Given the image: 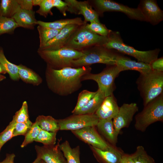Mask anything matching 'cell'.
Returning <instances> with one entry per match:
<instances>
[{"label": "cell", "mask_w": 163, "mask_h": 163, "mask_svg": "<svg viewBox=\"0 0 163 163\" xmlns=\"http://www.w3.org/2000/svg\"><path fill=\"white\" fill-rule=\"evenodd\" d=\"M52 2L53 7L56 8L63 16H66L68 8L67 4L61 0H52Z\"/></svg>", "instance_id": "ab89813d"}, {"label": "cell", "mask_w": 163, "mask_h": 163, "mask_svg": "<svg viewBox=\"0 0 163 163\" xmlns=\"http://www.w3.org/2000/svg\"><path fill=\"white\" fill-rule=\"evenodd\" d=\"M119 108L112 94L105 98L95 114L99 119L113 120L117 114Z\"/></svg>", "instance_id": "ac0fdd59"}, {"label": "cell", "mask_w": 163, "mask_h": 163, "mask_svg": "<svg viewBox=\"0 0 163 163\" xmlns=\"http://www.w3.org/2000/svg\"><path fill=\"white\" fill-rule=\"evenodd\" d=\"M57 133L49 132L42 129L35 141L43 143L44 145H55Z\"/></svg>", "instance_id": "d6a6232c"}, {"label": "cell", "mask_w": 163, "mask_h": 163, "mask_svg": "<svg viewBox=\"0 0 163 163\" xmlns=\"http://www.w3.org/2000/svg\"><path fill=\"white\" fill-rule=\"evenodd\" d=\"M0 63L2 65L12 79L18 80L20 79L18 65L14 64L8 60L5 55L3 50L1 47H0Z\"/></svg>", "instance_id": "f1b7e54d"}, {"label": "cell", "mask_w": 163, "mask_h": 163, "mask_svg": "<svg viewBox=\"0 0 163 163\" xmlns=\"http://www.w3.org/2000/svg\"><path fill=\"white\" fill-rule=\"evenodd\" d=\"M121 72L116 65H107L101 72L93 74L91 72L83 75L82 81L92 80L96 82L99 89L106 97L112 94L115 89L114 81Z\"/></svg>", "instance_id": "ba28073f"}, {"label": "cell", "mask_w": 163, "mask_h": 163, "mask_svg": "<svg viewBox=\"0 0 163 163\" xmlns=\"http://www.w3.org/2000/svg\"><path fill=\"white\" fill-rule=\"evenodd\" d=\"M91 70L90 66L66 67L59 69L47 66L46 75L48 86L53 92L60 96L69 95L82 87V77L91 72Z\"/></svg>", "instance_id": "6da1fadb"}, {"label": "cell", "mask_w": 163, "mask_h": 163, "mask_svg": "<svg viewBox=\"0 0 163 163\" xmlns=\"http://www.w3.org/2000/svg\"><path fill=\"white\" fill-rule=\"evenodd\" d=\"M16 123L12 119L5 129L0 133V143L2 146L13 137V131Z\"/></svg>", "instance_id": "8d00e7d4"}, {"label": "cell", "mask_w": 163, "mask_h": 163, "mask_svg": "<svg viewBox=\"0 0 163 163\" xmlns=\"http://www.w3.org/2000/svg\"><path fill=\"white\" fill-rule=\"evenodd\" d=\"M15 156L14 154H7L5 159L0 163H14Z\"/></svg>", "instance_id": "ee69618b"}, {"label": "cell", "mask_w": 163, "mask_h": 163, "mask_svg": "<svg viewBox=\"0 0 163 163\" xmlns=\"http://www.w3.org/2000/svg\"><path fill=\"white\" fill-rule=\"evenodd\" d=\"M93 155L99 163H120L124 153L115 146L111 145L106 150H102L89 145Z\"/></svg>", "instance_id": "e0dca14e"}, {"label": "cell", "mask_w": 163, "mask_h": 163, "mask_svg": "<svg viewBox=\"0 0 163 163\" xmlns=\"http://www.w3.org/2000/svg\"><path fill=\"white\" fill-rule=\"evenodd\" d=\"M72 132L82 141L98 149L106 150L111 145L101 137L96 130L95 126H87Z\"/></svg>", "instance_id": "8fae6325"}, {"label": "cell", "mask_w": 163, "mask_h": 163, "mask_svg": "<svg viewBox=\"0 0 163 163\" xmlns=\"http://www.w3.org/2000/svg\"><path fill=\"white\" fill-rule=\"evenodd\" d=\"M18 67L19 78L23 81L37 85L41 82L40 77L31 69L21 64L18 65Z\"/></svg>", "instance_id": "4316f807"}, {"label": "cell", "mask_w": 163, "mask_h": 163, "mask_svg": "<svg viewBox=\"0 0 163 163\" xmlns=\"http://www.w3.org/2000/svg\"><path fill=\"white\" fill-rule=\"evenodd\" d=\"M20 8L28 10H33V0H17Z\"/></svg>", "instance_id": "b9f144b4"}, {"label": "cell", "mask_w": 163, "mask_h": 163, "mask_svg": "<svg viewBox=\"0 0 163 163\" xmlns=\"http://www.w3.org/2000/svg\"><path fill=\"white\" fill-rule=\"evenodd\" d=\"M42 1V0H33V6L39 5Z\"/></svg>", "instance_id": "bcb514c9"}, {"label": "cell", "mask_w": 163, "mask_h": 163, "mask_svg": "<svg viewBox=\"0 0 163 163\" xmlns=\"http://www.w3.org/2000/svg\"><path fill=\"white\" fill-rule=\"evenodd\" d=\"M37 29L39 34V47L41 49L53 39L62 29L56 30L38 25Z\"/></svg>", "instance_id": "83f0119b"}, {"label": "cell", "mask_w": 163, "mask_h": 163, "mask_svg": "<svg viewBox=\"0 0 163 163\" xmlns=\"http://www.w3.org/2000/svg\"><path fill=\"white\" fill-rule=\"evenodd\" d=\"M96 126L108 143L115 146L118 135L114 128L113 120L99 119Z\"/></svg>", "instance_id": "ffe728a7"}, {"label": "cell", "mask_w": 163, "mask_h": 163, "mask_svg": "<svg viewBox=\"0 0 163 163\" xmlns=\"http://www.w3.org/2000/svg\"><path fill=\"white\" fill-rule=\"evenodd\" d=\"M13 119L16 123L26 122L30 120L29 118L27 104L26 101L23 102L21 108L13 116Z\"/></svg>", "instance_id": "d590c367"}, {"label": "cell", "mask_w": 163, "mask_h": 163, "mask_svg": "<svg viewBox=\"0 0 163 163\" xmlns=\"http://www.w3.org/2000/svg\"><path fill=\"white\" fill-rule=\"evenodd\" d=\"M85 24L84 21L80 17L73 18L61 19L53 22H46L37 21V24L56 30L61 29L66 26L70 24H76L79 26Z\"/></svg>", "instance_id": "603a6c76"}, {"label": "cell", "mask_w": 163, "mask_h": 163, "mask_svg": "<svg viewBox=\"0 0 163 163\" xmlns=\"http://www.w3.org/2000/svg\"><path fill=\"white\" fill-rule=\"evenodd\" d=\"M32 163H46L43 160L37 158Z\"/></svg>", "instance_id": "7dc6e473"}, {"label": "cell", "mask_w": 163, "mask_h": 163, "mask_svg": "<svg viewBox=\"0 0 163 163\" xmlns=\"http://www.w3.org/2000/svg\"><path fill=\"white\" fill-rule=\"evenodd\" d=\"M79 26L76 24H70L66 26L44 46L38 49L52 50L64 47L69 38Z\"/></svg>", "instance_id": "2e32d148"}, {"label": "cell", "mask_w": 163, "mask_h": 163, "mask_svg": "<svg viewBox=\"0 0 163 163\" xmlns=\"http://www.w3.org/2000/svg\"><path fill=\"white\" fill-rule=\"evenodd\" d=\"M59 146L67 163H80L79 146L72 148L68 141L66 140L60 144Z\"/></svg>", "instance_id": "cb8c5ba5"}, {"label": "cell", "mask_w": 163, "mask_h": 163, "mask_svg": "<svg viewBox=\"0 0 163 163\" xmlns=\"http://www.w3.org/2000/svg\"><path fill=\"white\" fill-rule=\"evenodd\" d=\"M39 6V8L36 12L40 16L46 18L49 14L53 15L51 10L53 7L52 0H42Z\"/></svg>", "instance_id": "74e56055"}, {"label": "cell", "mask_w": 163, "mask_h": 163, "mask_svg": "<svg viewBox=\"0 0 163 163\" xmlns=\"http://www.w3.org/2000/svg\"><path fill=\"white\" fill-rule=\"evenodd\" d=\"M6 78L5 76L0 73V82L5 79Z\"/></svg>", "instance_id": "c3c4849f"}, {"label": "cell", "mask_w": 163, "mask_h": 163, "mask_svg": "<svg viewBox=\"0 0 163 163\" xmlns=\"http://www.w3.org/2000/svg\"><path fill=\"white\" fill-rule=\"evenodd\" d=\"M7 73L4 68L2 65L0 63V73L2 74H5Z\"/></svg>", "instance_id": "f6af8a7d"}, {"label": "cell", "mask_w": 163, "mask_h": 163, "mask_svg": "<svg viewBox=\"0 0 163 163\" xmlns=\"http://www.w3.org/2000/svg\"><path fill=\"white\" fill-rule=\"evenodd\" d=\"M18 27H19L13 18L0 16V35L12 34Z\"/></svg>", "instance_id": "4dcf8cb0"}, {"label": "cell", "mask_w": 163, "mask_h": 163, "mask_svg": "<svg viewBox=\"0 0 163 163\" xmlns=\"http://www.w3.org/2000/svg\"><path fill=\"white\" fill-rule=\"evenodd\" d=\"M37 53L46 63L47 66L55 69L72 67L73 61L83 55L82 51L67 47L52 50L38 49Z\"/></svg>", "instance_id": "5b68a950"}, {"label": "cell", "mask_w": 163, "mask_h": 163, "mask_svg": "<svg viewBox=\"0 0 163 163\" xmlns=\"http://www.w3.org/2000/svg\"><path fill=\"white\" fill-rule=\"evenodd\" d=\"M116 65L121 72L132 70L137 71L140 74H145L152 70L150 64L132 60L129 58L123 55L118 58Z\"/></svg>", "instance_id": "d6986e66"}, {"label": "cell", "mask_w": 163, "mask_h": 163, "mask_svg": "<svg viewBox=\"0 0 163 163\" xmlns=\"http://www.w3.org/2000/svg\"><path fill=\"white\" fill-rule=\"evenodd\" d=\"M135 128L145 132L152 123L163 121V93L144 106L135 117Z\"/></svg>", "instance_id": "8992f818"}, {"label": "cell", "mask_w": 163, "mask_h": 163, "mask_svg": "<svg viewBox=\"0 0 163 163\" xmlns=\"http://www.w3.org/2000/svg\"><path fill=\"white\" fill-rule=\"evenodd\" d=\"M85 26L86 28L94 33L103 36H107L111 30L108 29L104 24L100 22L87 23Z\"/></svg>", "instance_id": "e575fe53"}, {"label": "cell", "mask_w": 163, "mask_h": 163, "mask_svg": "<svg viewBox=\"0 0 163 163\" xmlns=\"http://www.w3.org/2000/svg\"><path fill=\"white\" fill-rule=\"evenodd\" d=\"M138 110L137 105L135 103H124L120 107L117 114L113 120L114 128L118 135L123 128L129 126Z\"/></svg>", "instance_id": "4fadbf2b"}, {"label": "cell", "mask_w": 163, "mask_h": 163, "mask_svg": "<svg viewBox=\"0 0 163 163\" xmlns=\"http://www.w3.org/2000/svg\"><path fill=\"white\" fill-rule=\"evenodd\" d=\"M35 122L41 129L46 131L57 133L60 130L57 120L51 116H39Z\"/></svg>", "instance_id": "d4e9b609"}, {"label": "cell", "mask_w": 163, "mask_h": 163, "mask_svg": "<svg viewBox=\"0 0 163 163\" xmlns=\"http://www.w3.org/2000/svg\"><path fill=\"white\" fill-rule=\"evenodd\" d=\"M105 97L102 92L98 89L93 98L86 105L73 114H95Z\"/></svg>", "instance_id": "7402d4cb"}, {"label": "cell", "mask_w": 163, "mask_h": 163, "mask_svg": "<svg viewBox=\"0 0 163 163\" xmlns=\"http://www.w3.org/2000/svg\"><path fill=\"white\" fill-rule=\"evenodd\" d=\"M35 12L33 10H28L21 9L12 17L19 27L24 28L33 29L37 21L35 17Z\"/></svg>", "instance_id": "44dd1931"}, {"label": "cell", "mask_w": 163, "mask_h": 163, "mask_svg": "<svg viewBox=\"0 0 163 163\" xmlns=\"http://www.w3.org/2000/svg\"><path fill=\"white\" fill-rule=\"evenodd\" d=\"M68 4L67 11L71 14H82L86 24L88 22H100L99 15L93 8L89 1H78L76 0H65Z\"/></svg>", "instance_id": "7c38bea8"}, {"label": "cell", "mask_w": 163, "mask_h": 163, "mask_svg": "<svg viewBox=\"0 0 163 163\" xmlns=\"http://www.w3.org/2000/svg\"><path fill=\"white\" fill-rule=\"evenodd\" d=\"M20 8L17 0L0 1V16L12 18Z\"/></svg>", "instance_id": "484cf974"}, {"label": "cell", "mask_w": 163, "mask_h": 163, "mask_svg": "<svg viewBox=\"0 0 163 163\" xmlns=\"http://www.w3.org/2000/svg\"><path fill=\"white\" fill-rule=\"evenodd\" d=\"M99 119L95 114H73L63 119L57 120L60 130H79L85 127L96 126Z\"/></svg>", "instance_id": "30bf717a"}, {"label": "cell", "mask_w": 163, "mask_h": 163, "mask_svg": "<svg viewBox=\"0 0 163 163\" xmlns=\"http://www.w3.org/2000/svg\"><path fill=\"white\" fill-rule=\"evenodd\" d=\"M32 124L30 120L26 122L16 123L13 131V137L19 135L25 136Z\"/></svg>", "instance_id": "f35d334b"}, {"label": "cell", "mask_w": 163, "mask_h": 163, "mask_svg": "<svg viewBox=\"0 0 163 163\" xmlns=\"http://www.w3.org/2000/svg\"><path fill=\"white\" fill-rule=\"evenodd\" d=\"M136 83L144 106L163 93V72L140 74Z\"/></svg>", "instance_id": "277c9868"}, {"label": "cell", "mask_w": 163, "mask_h": 163, "mask_svg": "<svg viewBox=\"0 0 163 163\" xmlns=\"http://www.w3.org/2000/svg\"><path fill=\"white\" fill-rule=\"evenodd\" d=\"M96 92L97 91L92 92L86 90L81 91L78 94L76 105L72 112L73 114H75L86 105L93 98Z\"/></svg>", "instance_id": "1f68e13d"}, {"label": "cell", "mask_w": 163, "mask_h": 163, "mask_svg": "<svg viewBox=\"0 0 163 163\" xmlns=\"http://www.w3.org/2000/svg\"><path fill=\"white\" fill-rule=\"evenodd\" d=\"M106 42L103 45L106 47L118 52L132 56L138 61L150 64L157 59L160 50L156 49L146 51H140L125 44L120 33L112 30L107 36Z\"/></svg>", "instance_id": "3957f363"}, {"label": "cell", "mask_w": 163, "mask_h": 163, "mask_svg": "<svg viewBox=\"0 0 163 163\" xmlns=\"http://www.w3.org/2000/svg\"><path fill=\"white\" fill-rule=\"evenodd\" d=\"M59 140L57 144L52 145L35 146L37 158L46 163H67L63 153L59 148Z\"/></svg>", "instance_id": "9a60e30c"}, {"label": "cell", "mask_w": 163, "mask_h": 163, "mask_svg": "<svg viewBox=\"0 0 163 163\" xmlns=\"http://www.w3.org/2000/svg\"><path fill=\"white\" fill-rule=\"evenodd\" d=\"M137 8L144 17L145 21L153 25H157L163 20V11L156 0H141Z\"/></svg>", "instance_id": "5bb4252c"}, {"label": "cell", "mask_w": 163, "mask_h": 163, "mask_svg": "<svg viewBox=\"0 0 163 163\" xmlns=\"http://www.w3.org/2000/svg\"><path fill=\"white\" fill-rule=\"evenodd\" d=\"M120 163H134L131 155L124 153L120 160Z\"/></svg>", "instance_id": "7bdbcfd3"}, {"label": "cell", "mask_w": 163, "mask_h": 163, "mask_svg": "<svg viewBox=\"0 0 163 163\" xmlns=\"http://www.w3.org/2000/svg\"><path fill=\"white\" fill-rule=\"evenodd\" d=\"M130 155L134 163H156L142 145L137 146L135 151Z\"/></svg>", "instance_id": "f546056e"}, {"label": "cell", "mask_w": 163, "mask_h": 163, "mask_svg": "<svg viewBox=\"0 0 163 163\" xmlns=\"http://www.w3.org/2000/svg\"><path fill=\"white\" fill-rule=\"evenodd\" d=\"M150 65L152 70L163 72V57L156 59L150 64Z\"/></svg>", "instance_id": "60d3db41"}, {"label": "cell", "mask_w": 163, "mask_h": 163, "mask_svg": "<svg viewBox=\"0 0 163 163\" xmlns=\"http://www.w3.org/2000/svg\"><path fill=\"white\" fill-rule=\"evenodd\" d=\"M2 145L1 144V143H0V150L2 148Z\"/></svg>", "instance_id": "681fc988"}, {"label": "cell", "mask_w": 163, "mask_h": 163, "mask_svg": "<svg viewBox=\"0 0 163 163\" xmlns=\"http://www.w3.org/2000/svg\"><path fill=\"white\" fill-rule=\"evenodd\" d=\"M85 24L79 26L69 38L64 47L78 51L83 50L93 46L104 45L107 40V36L95 34L85 27Z\"/></svg>", "instance_id": "52a82bcc"}, {"label": "cell", "mask_w": 163, "mask_h": 163, "mask_svg": "<svg viewBox=\"0 0 163 163\" xmlns=\"http://www.w3.org/2000/svg\"><path fill=\"white\" fill-rule=\"evenodd\" d=\"M41 129L35 122L33 123L31 128L25 135L24 139L21 145V147L24 148L28 144L35 141Z\"/></svg>", "instance_id": "836d02e7"}, {"label": "cell", "mask_w": 163, "mask_h": 163, "mask_svg": "<svg viewBox=\"0 0 163 163\" xmlns=\"http://www.w3.org/2000/svg\"><path fill=\"white\" fill-rule=\"evenodd\" d=\"M89 2L99 16H103L105 12H119L124 13L131 19L145 21V18L138 8H130L109 0H94Z\"/></svg>", "instance_id": "9c48e42d"}, {"label": "cell", "mask_w": 163, "mask_h": 163, "mask_svg": "<svg viewBox=\"0 0 163 163\" xmlns=\"http://www.w3.org/2000/svg\"><path fill=\"white\" fill-rule=\"evenodd\" d=\"M82 52L83 56L73 61L72 67L90 66L95 63L115 65L118 58L122 55L116 50L108 49L103 45L93 46Z\"/></svg>", "instance_id": "7a4b0ae2"}]
</instances>
